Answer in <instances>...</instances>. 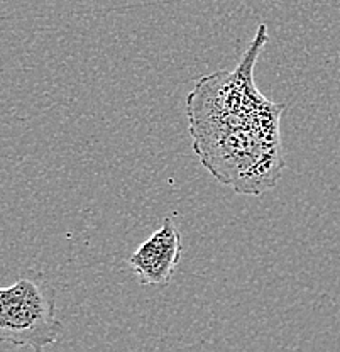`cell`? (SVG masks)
<instances>
[{
    "label": "cell",
    "instance_id": "obj_1",
    "mask_svg": "<svg viewBox=\"0 0 340 352\" xmlns=\"http://www.w3.org/2000/svg\"><path fill=\"white\" fill-rule=\"evenodd\" d=\"M268 41L258 29L234 69L199 80L186 113L193 148L215 178L242 195H261L276 186L284 168L280 119L284 105L269 102L254 85V65Z\"/></svg>",
    "mask_w": 340,
    "mask_h": 352
},
{
    "label": "cell",
    "instance_id": "obj_2",
    "mask_svg": "<svg viewBox=\"0 0 340 352\" xmlns=\"http://www.w3.org/2000/svg\"><path fill=\"white\" fill-rule=\"evenodd\" d=\"M54 298L53 286L39 273L0 289V340L34 351L56 342L63 325Z\"/></svg>",
    "mask_w": 340,
    "mask_h": 352
},
{
    "label": "cell",
    "instance_id": "obj_3",
    "mask_svg": "<svg viewBox=\"0 0 340 352\" xmlns=\"http://www.w3.org/2000/svg\"><path fill=\"white\" fill-rule=\"evenodd\" d=\"M181 259V236L173 219H164L163 226L139 245L129 258L131 267L141 283L166 286Z\"/></svg>",
    "mask_w": 340,
    "mask_h": 352
},
{
    "label": "cell",
    "instance_id": "obj_4",
    "mask_svg": "<svg viewBox=\"0 0 340 352\" xmlns=\"http://www.w3.org/2000/svg\"><path fill=\"white\" fill-rule=\"evenodd\" d=\"M339 58H340V53H339Z\"/></svg>",
    "mask_w": 340,
    "mask_h": 352
}]
</instances>
